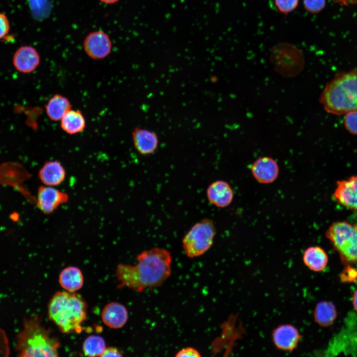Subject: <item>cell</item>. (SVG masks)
Masks as SVG:
<instances>
[{
    "label": "cell",
    "mask_w": 357,
    "mask_h": 357,
    "mask_svg": "<svg viewBox=\"0 0 357 357\" xmlns=\"http://www.w3.org/2000/svg\"><path fill=\"white\" fill-rule=\"evenodd\" d=\"M334 197L342 205L357 211V176L338 181Z\"/></svg>",
    "instance_id": "5bb4252c"
},
{
    "label": "cell",
    "mask_w": 357,
    "mask_h": 357,
    "mask_svg": "<svg viewBox=\"0 0 357 357\" xmlns=\"http://www.w3.org/2000/svg\"><path fill=\"white\" fill-rule=\"evenodd\" d=\"M60 346L59 340L42 324L38 315L24 318L22 328L16 336L18 356L58 357Z\"/></svg>",
    "instance_id": "7a4b0ae2"
},
{
    "label": "cell",
    "mask_w": 357,
    "mask_h": 357,
    "mask_svg": "<svg viewBox=\"0 0 357 357\" xmlns=\"http://www.w3.org/2000/svg\"><path fill=\"white\" fill-rule=\"evenodd\" d=\"M132 139L135 149L141 155L152 154L158 148L157 135L147 129L135 127L132 132Z\"/></svg>",
    "instance_id": "2e32d148"
},
{
    "label": "cell",
    "mask_w": 357,
    "mask_h": 357,
    "mask_svg": "<svg viewBox=\"0 0 357 357\" xmlns=\"http://www.w3.org/2000/svg\"><path fill=\"white\" fill-rule=\"evenodd\" d=\"M345 264H357V226L346 222L333 223L326 232Z\"/></svg>",
    "instance_id": "5b68a950"
},
{
    "label": "cell",
    "mask_w": 357,
    "mask_h": 357,
    "mask_svg": "<svg viewBox=\"0 0 357 357\" xmlns=\"http://www.w3.org/2000/svg\"><path fill=\"white\" fill-rule=\"evenodd\" d=\"M272 338L277 349L290 352L297 348L301 336L295 326L285 324L277 326L273 330Z\"/></svg>",
    "instance_id": "30bf717a"
},
{
    "label": "cell",
    "mask_w": 357,
    "mask_h": 357,
    "mask_svg": "<svg viewBox=\"0 0 357 357\" xmlns=\"http://www.w3.org/2000/svg\"><path fill=\"white\" fill-rule=\"evenodd\" d=\"M302 260L304 265L310 270L320 272L327 266L328 257L323 248L318 246H312L304 251Z\"/></svg>",
    "instance_id": "ac0fdd59"
},
{
    "label": "cell",
    "mask_w": 357,
    "mask_h": 357,
    "mask_svg": "<svg viewBox=\"0 0 357 357\" xmlns=\"http://www.w3.org/2000/svg\"><path fill=\"white\" fill-rule=\"evenodd\" d=\"M120 352L116 347H109L105 349L104 352L101 355L103 357H122Z\"/></svg>",
    "instance_id": "f546056e"
},
{
    "label": "cell",
    "mask_w": 357,
    "mask_h": 357,
    "mask_svg": "<svg viewBox=\"0 0 357 357\" xmlns=\"http://www.w3.org/2000/svg\"><path fill=\"white\" fill-rule=\"evenodd\" d=\"M59 282L66 291L75 292L82 288L84 284L83 274L78 268L70 266L64 268L60 273Z\"/></svg>",
    "instance_id": "d6986e66"
},
{
    "label": "cell",
    "mask_w": 357,
    "mask_h": 357,
    "mask_svg": "<svg viewBox=\"0 0 357 357\" xmlns=\"http://www.w3.org/2000/svg\"><path fill=\"white\" fill-rule=\"evenodd\" d=\"M10 353L9 342L5 332L0 328V357H7Z\"/></svg>",
    "instance_id": "4316f807"
},
{
    "label": "cell",
    "mask_w": 357,
    "mask_h": 357,
    "mask_svg": "<svg viewBox=\"0 0 357 357\" xmlns=\"http://www.w3.org/2000/svg\"><path fill=\"white\" fill-rule=\"evenodd\" d=\"M87 304L79 294L68 291L57 292L48 306V315L61 332L69 334L81 330L87 317Z\"/></svg>",
    "instance_id": "3957f363"
},
{
    "label": "cell",
    "mask_w": 357,
    "mask_h": 357,
    "mask_svg": "<svg viewBox=\"0 0 357 357\" xmlns=\"http://www.w3.org/2000/svg\"><path fill=\"white\" fill-rule=\"evenodd\" d=\"M104 339L99 335H92L87 337L82 345L84 355L88 357H101L106 348Z\"/></svg>",
    "instance_id": "603a6c76"
},
{
    "label": "cell",
    "mask_w": 357,
    "mask_h": 357,
    "mask_svg": "<svg viewBox=\"0 0 357 357\" xmlns=\"http://www.w3.org/2000/svg\"><path fill=\"white\" fill-rule=\"evenodd\" d=\"M100 2L106 4H115L120 0H99Z\"/></svg>",
    "instance_id": "1f68e13d"
},
{
    "label": "cell",
    "mask_w": 357,
    "mask_h": 357,
    "mask_svg": "<svg viewBox=\"0 0 357 357\" xmlns=\"http://www.w3.org/2000/svg\"><path fill=\"white\" fill-rule=\"evenodd\" d=\"M176 357H200L201 355L199 352L196 349L189 347L179 350L176 355Z\"/></svg>",
    "instance_id": "f1b7e54d"
},
{
    "label": "cell",
    "mask_w": 357,
    "mask_h": 357,
    "mask_svg": "<svg viewBox=\"0 0 357 357\" xmlns=\"http://www.w3.org/2000/svg\"><path fill=\"white\" fill-rule=\"evenodd\" d=\"M68 199L67 193L56 187L43 185L38 188L35 202L42 213L48 215L67 202Z\"/></svg>",
    "instance_id": "9c48e42d"
},
{
    "label": "cell",
    "mask_w": 357,
    "mask_h": 357,
    "mask_svg": "<svg viewBox=\"0 0 357 357\" xmlns=\"http://www.w3.org/2000/svg\"><path fill=\"white\" fill-rule=\"evenodd\" d=\"M319 102L327 112L334 115L357 110V70L338 73L326 84Z\"/></svg>",
    "instance_id": "277c9868"
},
{
    "label": "cell",
    "mask_w": 357,
    "mask_h": 357,
    "mask_svg": "<svg viewBox=\"0 0 357 357\" xmlns=\"http://www.w3.org/2000/svg\"><path fill=\"white\" fill-rule=\"evenodd\" d=\"M10 23L7 16L0 12V39L3 38L8 33Z\"/></svg>",
    "instance_id": "83f0119b"
},
{
    "label": "cell",
    "mask_w": 357,
    "mask_h": 357,
    "mask_svg": "<svg viewBox=\"0 0 357 357\" xmlns=\"http://www.w3.org/2000/svg\"><path fill=\"white\" fill-rule=\"evenodd\" d=\"M344 123L347 130L351 134L357 135V110L346 113Z\"/></svg>",
    "instance_id": "cb8c5ba5"
},
{
    "label": "cell",
    "mask_w": 357,
    "mask_h": 357,
    "mask_svg": "<svg viewBox=\"0 0 357 357\" xmlns=\"http://www.w3.org/2000/svg\"><path fill=\"white\" fill-rule=\"evenodd\" d=\"M352 301L353 306L355 309L357 311V289L354 293Z\"/></svg>",
    "instance_id": "4dcf8cb0"
},
{
    "label": "cell",
    "mask_w": 357,
    "mask_h": 357,
    "mask_svg": "<svg viewBox=\"0 0 357 357\" xmlns=\"http://www.w3.org/2000/svg\"><path fill=\"white\" fill-rule=\"evenodd\" d=\"M216 231L213 221L204 218L195 223L184 236L182 246L190 258L200 256L212 246Z\"/></svg>",
    "instance_id": "8992f818"
},
{
    "label": "cell",
    "mask_w": 357,
    "mask_h": 357,
    "mask_svg": "<svg viewBox=\"0 0 357 357\" xmlns=\"http://www.w3.org/2000/svg\"><path fill=\"white\" fill-rule=\"evenodd\" d=\"M66 175L64 167L57 160L47 161L38 172L39 178L43 185L55 187L64 181Z\"/></svg>",
    "instance_id": "e0dca14e"
},
{
    "label": "cell",
    "mask_w": 357,
    "mask_h": 357,
    "mask_svg": "<svg viewBox=\"0 0 357 357\" xmlns=\"http://www.w3.org/2000/svg\"><path fill=\"white\" fill-rule=\"evenodd\" d=\"M83 48L86 55L95 60L107 57L113 48L112 40L106 32L97 30L88 33L83 42Z\"/></svg>",
    "instance_id": "ba28073f"
},
{
    "label": "cell",
    "mask_w": 357,
    "mask_h": 357,
    "mask_svg": "<svg viewBox=\"0 0 357 357\" xmlns=\"http://www.w3.org/2000/svg\"><path fill=\"white\" fill-rule=\"evenodd\" d=\"M128 311L122 304L113 301L106 304L101 312V319L107 326L111 329H119L126 323Z\"/></svg>",
    "instance_id": "9a60e30c"
},
{
    "label": "cell",
    "mask_w": 357,
    "mask_h": 357,
    "mask_svg": "<svg viewBox=\"0 0 357 357\" xmlns=\"http://www.w3.org/2000/svg\"><path fill=\"white\" fill-rule=\"evenodd\" d=\"M337 316V312L335 305L329 301L318 302L313 311L315 322L324 327L331 326L336 320Z\"/></svg>",
    "instance_id": "7402d4cb"
},
{
    "label": "cell",
    "mask_w": 357,
    "mask_h": 357,
    "mask_svg": "<svg viewBox=\"0 0 357 357\" xmlns=\"http://www.w3.org/2000/svg\"><path fill=\"white\" fill-rule=\"evenodd\" d=\"M305 10L311 13L320 12L325 6L326 0H303Z\"/></svg>",
    "instance_id": "484cf974"
},
{
    "label": "cell",
    "mask_w": 357,
    "mask_h": 357,
    "mask_svg": "<svg viewBox=\"0 0 357 357\" xmlns=\"http://www.w3.org/2000/svg\"><path fill=\"white\" fill-rule=\"evenodd\" d=\"M251 171L254 178L259 182L268 184L274 181L279 174L277 162L269 157H262L252 164Z\"/></svg>",
    "instance_id": "7c38bea8"
},
{
    "label": "cell",
    "mask_w": 357,
    "mask_h": 357,
    "mask_svg": "<svg viewBox=\"0 0 357 357\" xmlns=\"http://www.w3.org/2000/svg\"><path fill=\"white\" fill-rule=\"evenodd\" d=\"M12 62L18 71L30 73L35 70L39 65L40 56L34 47L29 45L22 46L14 53Z\"/></svg>",
    "instance_id": "8fae6325"
},
{
    "label": "cell",
    "mask_w": 357,
    "mask_h": 357,
    "mask_svg": "<svg viewBox=\"0 0 357 357\" xmlns=\"http://www.w3.org/2000/svg\"><path fill=\"white\" fill-rule=\"evenodd\" d=\"M270 61L278 72L285 76L298 74L304 64L302 52L296 46L288 43H281L272 49Z\"/></svg>",
    "instance_id": "52a82bcc"
},
{
    "label": "cell",
    "mask_w": 357,
    "mask_h": 357,
    "mask_svg": "<svg viewBox=\"0 0 357 357\" xmlns=\"http://www.w3.org/2000/svg\"><path fill=\"white\" fill-rule=\"evenodd\" d=\"M135 265L119 264L116 276L119 289L127 288L137 292L159 287L169 277L172 257L167 249L153 247L142 251Z\"/></svg>",
    "instance_id": "6da1fadb"
},
{
    "label": "cell",
    "mask_w": 357,
    "mask_h": 357,
    "mask_svg": "<svg viewBox=\"0 0 357 357\" xmlns=\"http://www.w3.org/2000/svg\"><path fill=\"white\" fill-rule=\"evenodd\" d=\"M208 201L214 206L225 208L232 202L234 193L229 183L223 180H217L211 183L206 189Z\"/></svg>",
    "instance_id": "4fadbf2b"
},
{
    "label": "cell",
    "mask_w": 357,
    "mask_h": 357,
    "mask_svg": "<svg viewBox=\"0 0 357 357\" xmlns=\"http://www.w3.org/2000/svg\"><path fill=\"white\" fill-rule=\"evenodd\" d=\"M71 109L69 100L65 96L56 94L51 97L45 106L48 118L53 121H59Z\"/></svg>",
    "instance_id": "ffe728a7"
},
{
    "label": "cell",
    "mask_w": 357,
    "mask_h": 357,
    "mask_svg": "<svg viewBox=\"0 0 357 357\" xmlns=\"http://www.w3.org/2000/svg\"><path fill=\"white\" fill-rule=\"evenodd\" d=\"M275 5L280 12L287 14L298 6L299 0H274Z\"/></svg>",
    "instance_id": "d4e9b609"
},
{
    "label": "cell",
    "mask_w": 357,
    "mask_h": 357,
    "mask_svg": "<svg viewBox=\"0 0 357 357\" xmlns=\"http://www.w3.org/2000/svg\"><path fill=\"white\" fill-rule=\"evenodd\" d=\"M62 129L69 134L82 131L86 126L85 119L80 110H69L60 119Z\"/></svg>",
    "instance_id": "44dd1931"
}]
</instances>
